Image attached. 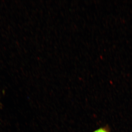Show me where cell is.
<instances>
[{"instance_id":"1","label":"cell","mask_w":132,"mask_h":132,"mask_svg":"<svg viewBox=\"0 0 132 132\" xmlns=\"http://www.w3.org/2000/svg\"><path fill=\"white\" fill-rule=\"evenodd\" d=\"M93 132H111V131L108 126H105L96 129Z\"/></svg>"}]
</instances>
